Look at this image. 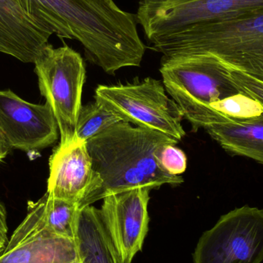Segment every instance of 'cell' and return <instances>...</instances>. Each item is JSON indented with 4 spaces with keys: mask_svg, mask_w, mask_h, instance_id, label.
<instances>
[{
    "mask_svg": "<svg viewBox=\"0 0 263 263\" xmlns=\"http://www.w3.org/2000/svg\"><path fill=\"white\" fill-rule=\"evenodd\" d=\"M176 143L162 133L126 122H120L89 139L86 142L88 151L102 185L84 207L110 195L134 189L153 190L165 184L180 185L183 182L182 176L161 171L154 157L158 147Z\"/></svg>",
    "mask_w": 263,
    "mask_h": 263,
    "instance_id": "obj_1",
    "label": "cell"
},
{
    "mask_svg": "<svg viewBox=\"0 0 263 263\" xmlns=\"http://www.w3.org/2000/svg\"><path fill=\"white\" fill-rule=\"evenodd\" d=\"M151 45L163 57L210 55L230 70L263 83V8L196 25Z\"/></svg>",
    "mask_w": 263,
    "mask_h": 263,
    "instance_id": "obj_2",
    "label": "cell"
},
{
    "mask_svg": "<svg viewBox=\"0 0 263 263\" xmlns=\"http://www.w3.org/2000/svg\"><path fill=\"white\" fill-rule=\"evenodd\" d=\"M159 71L165 90L195 132L211 103L241 92L230 69L210 55L163 57Z\"/></svg>",
    "mask_w": 263,
    "mask_h": 263,
    "instance_id": "obj_3",
    "label": "cell"
},
{
    "mask_svg": "<svg viewBox=\"0 0 263 263\" xmlns=\"http://www.w3.org/2000/svg\"><path fill=\"white\" fill-rule=\"evenodd\" d=\"M39 88L53 112L60 134V146L75 140L82 106L86 67L81 55L64 45L54 48L48 43L35 62Z\"/></svg>",
    "mask_w": 263,
    "mask_h": 263,
    "instance_id": "obj_4",
    "label": "cell"
},
{
    "mask_svg": "<svg viewBox=\"0 0 263 263\" xmlns=\"http://www.w3.org/2000/svg\"><path fill=\"white\" fill-rule=\"evenodd\" d=\"M95 100L123 122L162 133L177 142L185 136L182 110L168 98L159 80L148 77L126 85H100L96 89Z\"/></svg>",
    "mask_w": 263,
    "mask_h": 263,
    "instance_id": "obj_5",
    "label": "cell"
},
{
    "mask_svg": "<svg viewBox=\"0 0 263 263\" xmlns=\"http://www.w3.org/2000/svg\"><path fill=\"white\" fill-rule=\"evenodd\" d=\"M263 0H139L136 20L150 44L196 25L262 9Z\"/></svg>",
    "mask_w": 263,
    "mask_h": 263,
    "instance_id": "obj_6",
    "label": "cell"
},
{
    "mask_svg": "<svg viewBox=\"0 0 263 263\" xmlns=\"http://www.w3.org/2000/svg\"><path fill=\"white\" fill-rule=\"evenodd\" d=\"M193 263H261L263 210L244 205L221 216L199 238Z\"/></svg>",
    "mask_w": 263,
    "mask_h": 263,
    "instance_id": "obj_7",
    "label": "cell"
},
{
    "mask_svg": "<svg viewBox=\"0 0 263 263\" xmlns=\"http://www.w3.org/2000/svg\"><path fill=\"white\" fill-rule=\"evenodd\" d=\"M0 133L10 148L31 153L57 142L59 127L47 103L33 104L11 90H0Z\"/></svg>",
    "mask_w": 263,
    "mask_h": 263,
    "instance_id": "obj_8",
    "label": "cell"
},
{
    "mask_svg": "<svg viewBox=\"0 0 263 263\" xmlns=\"http://www.w3.org/2000/svg\"><path fill=\"white\" fill-rule=\"evenodd\" d=\"M148 189L138 188L103 199L102 218L123 263L142 250L148 230Z\"/></svg>",
    "mask_w": 263,
    "mask_h": 263,
    "instance_id": "obj_9",
    "label": "cell"
},
{
    "mask_svg": "<svg viewBox=\"0 0 263 263\" xmlns=\"http://www.w3.org/2000/svg\"><path fill=\"white\" fill-rule=\"evenodd\" d=\"M49 164L46 193L55 199L77 204L80 210L101 186L86 142L74 140L65 146L58 145Z\"/></svg>",
    "mask_w": 263,
    "mask_h": 263,
    "instance_id": "obj_10",
    "label": "cell"
},
{
    "mask_svg": "<svg viewBox=\"0 0 263 263\" xmlns=\"http://www.w3.org/2000/svg\"><path fill=\"white\" fill-rule=\"evenodd\" d=\"M80 259L77 240L45 230L14 231L0 263H73Z\"/></svg>",
    "mask_w": 263,
    "mask_h": 263,
    "instance_id": "obj_11",
    "label": "cell"
},
{
    "mask_svg": "<svg viewBox=\"0 0 263 263\" xmlns=\"http://www.w3.org/2000/svg\"><path fill=\"white\" fill-rule=\"evenodd\" d=\"M52 35L15 0H0V52L23 63H34Z\"/></svg>",
    "mask_w": 263,
    "mask_h": 263,
    "instance_id": "obj_12",
    "label": "cell"
},
{
    "mask_svg": "<svg viewBox=\"0 0 263 263\" xmlns=\"http://www.w3.org/2000/svg\"><path fill=\"white\" fill-rule=\"evenodd\" d=\"M79 209L77 204L55 199L47 193L36 202H29L24 220L18 227L45 230L63 237L77 240Z\"/></svg>",
    "mask_w": 263,
    "mask_h": 263,
    "instance_id": "obj_13",
    "label": "cell"
},
{
    "mask_svg": "<svg viewBox=\"0 0 263 263\" xmlns=\"http://www.w3.org/2000/svg\"><path fill=\"white\" fill-rule=\"evenodd\" d=\"M77 242L83 263H123L96 207L80 210Z\"/></svg>",
    "mask_w": 263,
    "mask_h": 263,
    "instance_id": "obj_14",
    "label": "cell"
},
{
    "mask_svg": "<svg viewBox=\"0 0 263 263\" xmlns=\"http://www.w3.org/2000/svg\"><path fill=\"white\" fill-rule=\"evenodd\" d=\"M205 130L230 154L250 158L263 165V114L213 125Z\"/></svg>",
    "mask_w": 263,
    "mask_h": 263,
    "instance_id": "obj_15",
    "label": "cell"
},
{
    "mask_svg": "<svg viewBox=\"0 0 263 263\" xmlns=\"http://www.w3.org/2000/svg\"><path fill=\"white\" fill-rule=\"evenodd\" d=\"M120 122L123 121L117 114L97 101L82 106L77 120L75 140L87 142Z\"/></svg>",
    "mask_w": 263,
    "mask_h": 263,
    "instance_id": "obj_16",
    "label": "cell"
},
{
    "mask_svg": "<svg viewBox=\"0 0 263 263\" xmlns=\"http://www.w3.org/2000/svg\"><path fill=\"white\" fill-rule=\"evenodd\" d=\"M154 157L158 167L166 174L180 176L186 170V156L174 144H164L158 147Z\"/></svg>",
    "mask_w": 263,
    "mask_h": 263,
    "instance_id": "obj_17",
    "label": "cell"
},
{
    "mask_svg": "<svg viewBox=\"0 0 263 263\" xmlns=\"http://www.w3.org/2000/svg\"><path fill=\"white\" fill-rule=\"evenodd\" d=\"M231 73L239 90L259 102L263 107V83L241 72L231 71Z\"/></svg>",
    "mask_w": 263,
    "mask_h": 263,
    "instance_id": "obj_18",
    "label": "cell"
},
{
    "mask_svg": "<svg viewBox=\"0 0 263 263\" xmlns=\"http://www.w3.org/2000/svg\"><path fill=\"white\" fill-rule=\"evenodd\" d=\"M0 231L8 233L7 214L3 202L0 200Z\"/></svg>",
    "mask_w": 263,
    "mask_h": 263,
    "instance_id": "obj_19",
    "label": "cell"
},
{
    "mask_svg": "<svg viewBox=\"0 0 263 263\" xmlns=\"http://www.w3.org/2000/svg\"><path fill=\"white\" fill-rule=\"evenodd\" d=\"M9 239L7 237V233L0 231V254L4 251L9 243Z\"/></svg>",
    "mask_w": 263,
    "mask_h": 263,
    "instance_id": "obj_20",
    "label": "cell"
},
{
    "mask_svg": "<svg viewBox=\"0 0 263 263\" xmlns=\"http://www.w3.org/2000/svg\"><path fill=\"white\" fill-rule=\"evenodd\" d=\"M9 150H10V148H6V147L0 145V162H2L7 156Z\"/></svg>",
    "mask_w": 263,
    "mask_h": 263,
    "instance_id": "obj_21",
    "label": "cell"
},
{
    "mask_svg": "<svg viewBox=\"0 0 263 263\" xmlns=\"http://www.w3.org/2000/svg\"><path fill=\"white\" fill-rule=\"evenodd\" d=\"M0 145H3V146L6 147V148H10L9 146H8L7 144H6V141H5L4 139V137H3V136L2 135L1 133H0Z\"/></svg>",
    "mask_w": 263,
    "mask_h": 263,
    "instance_id": "obj_22",
    "label": "cell"
},
{
    "mask_svg": "<svg viewBox=\"0 0 263 263\" xmlns=\"http://www.w3.org/2000/svg\"><path fill=\"white\" fill-rule=\"evenodd\" d=\"M73 263H83L82 262L81 259H79V260H77V262H73Z\"/></svg>",
    "mask_w": 263,
    "mask_h": 263,
    "instance_id": "obj_23",
    "label": "cell"
}]
</instances>
